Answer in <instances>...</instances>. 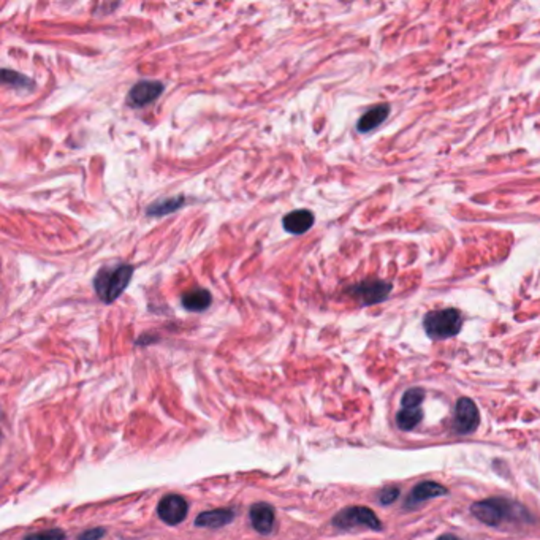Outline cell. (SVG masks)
I'll return each instance as SVG.
<instances>
[{
	"label": "cell",
	"instance_id": "cell-1",
	"mask_svg": "<svg viewBox=\"0 0 540 540\" xmlns=\"http://www.w3.org/2000/svg\"><path fill=\"white\" fill-rule=\"evenodd\" d=\"M132 276L133 267L127 265V263H117V265L98 269L96 278H93V289H96L97 297L105 304L116 301L124 293L127 285L130 284Z\"/></svg>",
	"mask_w": 540,
	"mask_h": 540
},
{
	"label": "cell",
	"instance_id": "cell-2",
	"mask_svg": "<svg viewBox=\"0 0 540 540\" xmlns=\"http://www.w3.org/2000/svg\"><path fill=\"white\" fill-rule=\"evenodd\" d=\"M472 513L482 521V523L497 527L507 521H515L518 518H526L527 512L520 504L507 501V499L491 497L485 501L472 504Z\"/></svg>",
	"mask_w": 540,
	"mask_h": 540
},
{
	"label": "cell",
	"instance_id": "cell-3",
	"mask_svg": "<svg viewBox=\"0 0 540 540\" xmlns=\"http://www.w3.org/2000/svg\"><path fill=\"white\" fill-rule=\"evenodd\" d=\"M423 327L426 334L431 339L442 341V339L453 338L460 333L463 327V317L460 310L456 309L433 310V313L426 314Z\"/></svg>",
	"mask_w": 540,
	"mask_h": 540
},
{
	"label": "cell",
	"instance_id": "cell-4",
	"mask_svg": "<svg viewBox=\"0 0 540 540\" xmlns=\"http://www.w3.org/2000/svg\"><path fill=\"white\" fill-rule=\"evenodd\" d=\"M333 525L336 526L338 530L343 531L360 530V527H366V530L374 531L382 530V523H380V520L375 516L373 510L361 506H354L341 510V512L333 518Z\"/></svg>",
	"mask_w": 540,
	"mask_h": 540
},
{
	"label": "cell",
	"instance_id": "cell-5",
	"mask_svg": "<svg viewBox=\"0 0 540 540\" xmlns=\"http://www.w3.org/2000/svg\"><path fill=\"white\" fill-rule=\"evenodd\" d=\"M163 89H165V86H163L162 81L143 80L128 91L126 102L128 107L132 108L148 107V105L156 102V100L162 96Z\"/></svg>",
	"mask_w": 540,
	"mask_h": 540
},
{
	"label": "cell",
	"instance_id": "cell-6",
	"mask_svg": "<svg viewBox=\"0 0 540 540\" xmlns=\"http://www.w3.org/2000/svg\"><path fill=\"white\" fill-rule=\"evenodd\" d=\"M391 290V284L385 283V280H379V279H368L363 280V283L357 284L354 287H350L349 293L350 295L357 297L363 304H377L380 301L390 295Z\"/></svg>",
	"mask_w": 540,
	"mask_h": 540
},
{
	"label": "cell",
	"instance_id": "cell-7",
	"mask_svg": "<svg viewBox=\"0 0 540 540\" xmlns=\"http://www.w3.org/2000/svg\"><path fill=\"white\" fill-rule=\"evenodd\" d=\"M189 512V504L179 495H167L160 499L157 506V513L163 523L176 526L183 523Z\"/></svg>",
	"mask_w": 540,
	"mask_h": 540
},
{
	"label": "cell",
	"instance_id": "cell-8",
	"mask_svg": "<svg viewBox=\"0 0 540 540\" xmlns=\"http://www.w3.org/2000/svg\"><path fill=\"white\" fill-rule=\"evenodd\" d=\"M480 421L479 409L469 398H461L456 404L455 428L458 433L469 434L477 430Z\"/></svg>",
	"mask_w": 540,
	"mask_h": 540
},
{
	"label": "cell",
	"instance_id": "cell-9",
	"mask_svg": "<svg viewBox=\"0 0 540 540\" xmlns=\"http://www.w3.org/2000/svg\"><path fill=\"white\" fill-rule=\"evenodd\" d=\"M250 523L254 526V530L260 534H269L274 527L276 515L273 506H269L267 502H257L250 507Z\"/></svg>",
	"mask_w": 540,
	"mask_h": 540
},
{
	"label": "cell",
	"instance_id": "cell-10",
	"mask_svg": "<svg viewBox=\"0 0 540 540\" xmlns=\"http://www.w3.org/2000/svg\"><path fill=\"white\" fill-rule=\"evenodd\" d=\"M314 222H315V216L313 211L295 209L292 211V213L285 214L283 225L285 228V232H289L292 234H303L313 228Z\"/></svg>",
	"mask_w": 540,
	"mask_h": 540
},
{
	"label": "cell",
	"instance_id": "cell-11",
	"mask_svg": "<svg viewBox=\"0 0 540 540\" xmlns=\"http://www.w3.org/2000/svg\"><path fill=\"white\" fill-rule=\"evenodd\" d=\"M234 520V512L232 509H216L208 510V512L200 513L195 518V525L198 527H209V530H216V527L227 526Z\"/></svg>",
	"mask_w": 540,
	"mask_h": 540
},
{
	"label": "cell",
	"instance_id": "cell-12",
	"mask_svg": "<svg viewBox=\"0 0 540 540\" xmlns=\"http://www.w3.org/2000/svg\"><path fill=\"white\" fill-rule=\"evenodd\" d=\"M213 303V295L204 289H192L181 297V304L190 313H203Z\"/></svg>",
	"mask_w": 540,
	"mask_h": 540
},
{
	"label": "cell",
	"instance_id": "cell-13",
	"mask_svg": "<svg viewBox=\"0 0 540 540\" xmlns=\"http://www.w3.org/2000/svg\"><path fill=\"white\" fill-rule=\"evenodd\" d=\"M447 488H444L442 485H439L436 482H423L419 483L414 488V491L410 493L407 497V506H417V504L428 501L431 497H439V496H445L447 495Z\"/></svg>",
	"mask_w": 540,
	"mask_h": 540
},
{
	"label": "cell",
	"instance_id": "cell-14",
	"mask_svg": "<svg viewBox=\"0 0 540 540\" xmlns=\"http://www.w3.org/2000/svg\"><path fill=\"white\" fill-rule=\"evenodd\" d=\"M389 113H390L389 105H377V107L371 108L368 111V113H365L360 117V121H358V124H357L358 130H360L361 133L374 130L375 127L382 124V122L387 119Z\"/></svg>",
	"mask_w": 540,
	"mask_h": 540
},
{
	"label": "cell",
	"instance_id": "cell-15",
	"mask_svg": "<svg viewBox=\"0 0 540 540\" xmlns=\"http://www.w3.org/2000/svg\"><path fill=\"white\" fill-rule=\"evenodd\" d=\"M186 202L184 195H176V197H170V198H163L158 200L154 204L146 209V214L148 216H154V217H160V216H168L178 211L181 207H183Z\"/></svg>",
	"mask_w": 540,
	"mask_h": 540
},
{
	"label": "cell",
	"instance_id": "cell-16",
	"mask_svg": "<svg viewBox=\"0 0 540 540\" xmlns=\"http://www.w3.org/2000/svg\"><path fill=\"white\" fill-rule=\"evenodd\" d=\"M421 407L420 409H403L396 415V423L403 431L414 430V428L421 421Z\"/></svg>",
	"mask_w": 540,
	"mask_h": 540
},
{
	"label": "cell",
	"instance_id": "cell-17",
	"mask_svg": "<svg viewBox=\"0 0 540 540\" xmlns=\"http://www.w3.org/2000/svg\"><path fill=\"white\" fill-rule=\"evenodd\" d=\"M2 80H3L5 84H11V86L17 87V89H24V87L26 89H33V86H35L33 81L29 80L27 76L17 73V72H11V70H7V68H5L2 72Z\"/></svg>",
	"mask_w": 540,
	"mask_h": 540
},
{
	"label": "cell",
	"instance_id": "cell-18",
	"mask_svg": "<svg viewBox=\"0 0 540 540\" xmlns=\"http://www.w3.org/2000/svg\"><path fill=\"white\" fill-rule=\"evenodd\" d=\"M425 399V391L421 389H410L401 398L403 409H420Z\"/></svg>",
	"mask_w": 540,
	"mask_h": 540
},
{
	"label": "cell",
	"instance_id": "cell-19",
	"mask_svg": "<svg viewBox=\"0 0 540 540\" xmlns=\"http://www.w3.org/2000/svg\"><path fill=\"white\" fill-rule=\"evenodd\" d=\"M24 540H66V532L61 530H48L42 532L29 534Z\"/></svg>",
	"mask_w": 540,
	"mask_h": 540
},
{
	"label": "cell",
	"instance_id": "cell-20",
	"mask_svg": "<svg viewBox=\"0 0 540 540\" xmlns=\"http://www.w3.org/2000/svg\"><path fill=\"white\" fill-rule=\"evenodd\" d=\"M399 496V490L398 488H385L380 491L379 495V501L382 504H393Z\"/></svg>",
	"mask_w": 540,
	"mask_h": 540
},
{
	"label": "cell",
	"instance_id": "cell-21",
	"mask_svg": "<svg viewBox=\"0 0 540 540\" xmlns=\"http://www.w3.org/2000/svg\"><path fill=\"white\" fill-rule=\"evenodd\" d=\"M105 531L103 527H93V530H89V531H84L81 536L78 537V540H100L103 536H105Z\"/></svg>",
	"mask_w": 540,
	"mask_h": 540
},
{
	"label": "cell",
	"instance_id": "cell-22",
	"mask_svg": "<svg viewBox=\"0 0 540 540\" xmlns=\"http://www.w3.org/2000/svg\"><path fill=\"white\" fill-rule=\"evenodd\" d=\"M437 540H461V539H458L455 536H442L441 539H437Z\"/></svg>",
	"mask_w": 540,
	"mask_h": 540
}]
</instances>
